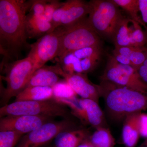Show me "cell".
I'll list each match as a JSON object with an SVG mask.
<instances>
[{"instance_id": "83f0119b", "label": "cell", "mask_w": 147, "mask_h": 147, "mask_svg": "<svg viewBox=\"0 0 147 147\" xmlns=\"http://www.w3.org/2000/svg\"><path fill=\"white\" fill-rule=\"evenodd\" d=\"M48 1V0H32L29 13L36 16H41L44 13L45 6Z\"/></svg>"}, {"instance_id": "4fadbf2b", "label": "cell", "mask_w": 147, "mask_h": 147, "mask_svg": "<svg viewBox=\"0 0 147 147\" xmlns=\"http://www.w3.org/2000/svg\"><path fill=\"white\" fill-rule=\"evenodd\" d=\"M90 11L89 2L69 0V5L61 18L60 27L71 26L87 18Z\"/></svg>"}, {"instance_id": "cb8c5ba5", "label": "cell", "mask_w": 147, "mask_h": 147, "mask_svg": "<svg viewBox=\"0 0 147 147\" xmlns=\"http://www.w3.org/2000/svg\"><path fill=\"white\" fill-rule=\"evenodd\" d=\"M24 135L16 131H0V147H15Z\"/></svg>"}, {"instance_id": "603a6c76", "label": "cell", "mask_w": 147, "mask_h": 147, "mask_svg": "<svg viewBox=\"0 0 147 147\" xmlns=\"http://www.w3.org/2000/svg\"><path fill=\"white\" fill-rule=\"evenodd\" d=\"M53 88L54 99H71L77 98L76 93L65 80L58 82L53 87Z\"/></svg>"}, {"instance_id": "4316f807", "label": "cell", "mask_w": 147, "mask_h": 147, "mask_svg": "<svg viewBox=\"0 0 147 147\" xmlns=\"http://www.w3.org/2000/svg\"><path fill=\"white\" fill-rule=\"evenodd\" d=\"M100 57V56H98L80 60L83 74H86L87 73L93 71L97 66Z\"/></svg>"}, {"instance_id": "9a60e30c", "label": "cell", "mask_w": 147, "mask_h": 147, "mask_svg": "<svg viewBox=\"0 0 147 147\" xmlns=\"http://www.w3.org/2000/svg\"><path fill=\"white\" fill-rule=\"evenodd\" d=\"M60 79L59 75L55 70V65L44 66L35 71L25 88L33 86L53 87L60 82Z\"/></svg>"}, {"instance_id": "484cf974", "label": "cell", "mask_w": 147, "mask_h": 147, "mask_svg": "<svg viewBox=\"0 0 147 147\" xmlns=\"http://www.w3.org/2000/svg\"><path fill=\"white\" fill-rule=\"evenodd\" d=\"M63 2H61L57 0L48 1L45 6V11L42 15L40 16V18L43 21L51 22L53 14L55 10L59 7L62 5Z\"/></svg>"}, {"instance_id": "5b68a950", "label": "cell", "mask_w": 147, "mask_h": 147, "mask_svg": "<svg viewBox=\"0 0 147 147\" xmlns=\"http://www.w3.org/2000/svg\"><path fill=\"white\" fill-rule=\"evenodd\" d=\"M4 68L5 76H1L6 82L5 88L1 90V103L2 107L7 105L12 97H16L26 88L27 83L33 74V64L29 57L5 64Z\"/></svg>"}, {"instance_id": "2e32d148", "label": "cell", "mask_w": 147, "mask_h": 147, "mask_svg": "<svg viewBox=\"0 0 147 147\" xmlns=\"http://www.w3.org/2000/svg\"><path fill=\"white\" fill-rule=\"evenodd\" d=\"M90 132L86 129L80 128L62 131L55 137L53 147H77L84 140L89 138Z\"/></svg>"}, {"instance_id": "8fae6325", "label": "cell", "mask_w": 147, "mask_h": 147, "mask_svg": "<svg viewBox=\"0 0 147 147\" xmlns=\"http://www.w3.org/2000/svg\"><path fill=\"white\" fill-rule=\"evenodd\" d=\"M55 66L57 73L63 77L76 94L82 98L91 99L98 103L99 98L101 97L99 85L92 83L88 79L86 74L67 73L63 70L59 63Z\"/></svg>"}, {"instance_id": "e575fe53", "label": "cell", "mask_w": 147, "mask_h": 147, "mask_svg": "<svg viewBox=\"0 0 147 147\" xmlns=\"http://www.w3.org/2000/svg\"><path fill=\"white\" fill-rule=\"evenodd\" d=\"M138 147H147V138Z\"/></svg>"}, {"instance_id": "d6986e66", "label": "cell", "mask_w": 147, "mask_h": 147, "mask_svg": "<svg viewBox=\"0 0 147 147\" xmlns=\"http://www.w3.org/2000/svg\"><path fill=\"white\" fill-rule=\"evenodd\" d=\"M134 21L126 17L122 20L113 37L115 47H131V33Z\"/></svg>"}, {"instance_id": "44dd1931", "label": "cell", "mask_w": 147, "mask_h": 147, "mask_svg": "<svg viewBox=\"0 0 147 147\" xmlns=\"http://www.w3.org/2000/svg\"><path fill=\"white\" fill-rule=\"evenodd\" d=\"M118 6L129 16V18L136 21L142 27L143 24L139 14V0H113Z\"/></svg>"}, {"instance_id": "ac0fdd59", "label": "cell", "mask_w": 147, "mask_h": 147, "mask_svg": "<svg viewBox=\"0 0 147 147\" xmlns=\"http://www.w3.org/2000/svg\"><path fill=\"white\" fill-rule=\"evenodd\" d=\"M53 98V87L33 86L25 88L16 96L15 101H41Z\"/></svg>"}, {"instance_id": "277c9868", "label": "cell", "mask_w": 147, "mask_h": 147, "mask_svg": "<svg viewBox=\"0 0 147 147\" xmlns=\"http://www.w3.org/2000/svg\"><path fill=\"white\" fill-rule=\"evenodd\" d=\"M66 105L54 98L41 101H14L0 108L1 118L7 116H43L71 119Z\"/></svg>"}, {"instance_id": "3957f363", "label": "cell", "mask_w": 147, "mask_h": 147, "mask_svg": "<svg viewBox=\"0 0 147 147\" xmlns=\"http://www.w3.org/2000/svg\"><path fill=\"white\" fill-rule=\"evenodd\" d=\"M87 20L100 38L113 41L119 24L125 18L113 0H91Z\"/></svg>"}, {"instance_id": "d590c367", "label": "cell", "mask_w": 147, "mask_h": 147, "mask_svg": "<svg viewBox=\"0 0 147 147\" xmlns=\"http://www.w3.org/2000/svg\"><path fill=\"white\" fill-rule=\"evenodd\" d=\"M43 147H53V146H45Z\"/></svg>"}, {"instance_id": "f1b7e54d", "label": "cell", "mask_w": 147, "mask_h": 147, "mask_svg": "<svg viewBox=\"0 0 147 147\" xmlns=\"http://www.w3.org/2000/svg\"><path fill=\"white\" fill-rule=\"evenodd\" d=\"M68 5L69 0L63 2L62 5L57 9L54 12L51 23L55 30L60 27L61 18L65 11L67 8Z\"/></svg>"}, {"instance_id": "d4e9b609", "label": "cell", "mask_w": 147, "mask_h": 147, "mask_svg": "<svg viewBox=\"0 0 147 147\" xmlns=\"http://www.w3.org/2000/svg\"><path fill=\"white\" fill-rule=\"evenodd\" d=\"M72 53L79 60L98 56L101 57L102 53V45L85 47Z\"/></svg>"}, {"instance_id": "ffe728a7", "label": "cell", "mask_w": 147, "mask_h": 147, "mask_svg": "<svg viewBox=\"0 0 147 147\" xmlns=\"http://www.w3.org/2000/svg\"><path fill=\"white\" fill-rule=\"evenodd\" d=\"M89 140L94 147H114L116 144L115 139L108 127L96 129Z\"/></svg>"}, {"instance_id": "d6a6232c", "label": "cell", "mask_w": 147, "mask_h": 147, "mask_svg": "<svg viewBox=\"0 0 147 147\" xmlns=\"http://www.w3.org/2000/svg\"><path fill=\"white\" fill-rule=\"evenodd\" d=\"M142 77L147 84V58L141 66Z\"/></svg>"}, {"instance_id": "e0dca14e", "label": "cell", "mask_w": 147, "mask_h": 147, "mask_svg": "<svg viewBox=\"0 0 147 147\" xmlns=\"http://www.w3.org/2000/svg\"><path fill=\"white\" fill-rule=\"evenodd\" d=\"M26 25L27 35L30 38H39L55 30L51 22L43 21L40 16L30 13L27 15Z\"/></svg>"}, {"instance_id": "f546056e", "label": "cell", "mask_w": 147, "mask_h": 147, "mask_svg": "<svg viewBox=\"0 0 147 147\" xmlns=\"http://www.w3.org/2000/svg\"><path fill=\"white\" fill-rule=\"evenodd\" d=\"M139 6L142 28L147 32V0H139Z\"/></svg>"}, {"instance_id": "1f68e13d", "label": "cell", "mask_w": 147, "mask_h": 147, "mask_svg": "<svg viewBox=\"0 0 147 147\" xmlns=\"http://www.w3.org/2000/svg\"><path fill=\"white\" fill-rule=\"evenodd\" d=\"M112 55L115 58V59L119 63L123 65H130L133 67V65L131 63V61H130L129 58L127 57L120 55V54H119L118 53H115V52H113V54Z\"/></svg>"}, {"instance_id": "52a82bcc", "label": "cell", "mask_w": 147, "mask_h": 147, "mask_svg": "<svg viewBox=\"0 0 147 147\" xmlns=\"http://www.w3.org/2000/svg\"><path fill=\"white\" fill-rule=\"evenodd\" d=\"M101 81H106L147 94V86L140 79L136 69L119 63L113 55L108 60Z\"/></svg>"}, {"instance_id": "6da1fadb", "label": "cell", "mask_w": 147, "mask_h": 147, "mask_svg": "<svg viewBox=\"0 0 147 147\" xmlns=\"http://www.w3.org/2000/svg\"><path fill=\"white\" fill-rule=\"evenodd\" d=\"M32 0H0L1 65L18 60L24 50L30 49L26 21Z\"/></svg>"}, {"instance_id": "8992f818", "label": "cell", "mask_w": 147, "mask_h": 147, "mask_svg": "<svg viewBox=\"0 0 147 147\" xmlns=\"http://www.w3.org/2000/svg\"><path fill=\"white\" fill-rule=\"evenodd\" d=\"M65 28L61 38L59 58L85 47L102 45L100 36L89 24L87 18Z\"/></svg>"}, {"instance_id": "ba28073f", "label": "cell", "mask_w": 147, "mask_h": 147, "mask_svg": "<svg viewBox=\"0 0 147 147\" xmlns=\"http://www.w3.org/2000/svg\"><path fill=\"white\" fill-rule=\"evenodd\" d=\"M65 29V27H58L31 44L28 57L33 64V74L37 69L44 66L47 61L58 57L61 38Z\"/></svg>"}, {"instance_id": "9c48e42d", "label": "cell", "mask_w": 147, "mask_h": 147, "mask_svg": "<svg viewBox=\"0 0 147 147\" xmlns=\"http://www.w3.org/2000/svg\"><path fill=\"white\" fill-rule=\"evenodd\" d=\"M71 119L49 122L25 134L15 147H43L54 140L62 131L80 128Z\"/></svg>"}, {"instance_id": "4dcf8cb0", "label": "cell", "mask_w": 147, "mask_h": 147, "mask_svg": "<svg viewBox=\"0 0 147 147\" xmlns=\"http://www.w3.org/2000/svg\"><path fill=\"white\" fill-rule=\"evenodd\" d=\"M139 131L140 136L147 138V114L141 113L139 117Z\"/></svg>"}, {"instance_id": "7a4b0ae2", "label": "cell", "mask_w": 147, "mask_h": 147, "mask_svg": "<svg viewBox=\"0 0 147 147\" xmlns=\"http://www.w3.org/2000/svg\"><path fill=\"white\" fill-rule=\"evenodd\" d=\"M110 120L120 122L129 115L147 110V94L106 81L100 85Z\"/></svg>"}, {"instance_id": "7402d4cb", "label": "cell", "mask_w": 147, "mask_h": 147, "mask_svg": "<svg viewBox=\"0 0 147 147\" xmlns=\"http://www.w3.org/2000/svg\"><path fill=\"white\" fill-rule=\"evenodd\" d=\"M59 60L61 67L67 73L83 74L80 60L75 57L73 53H67L59 58Z\"/></svg>"}, {"instance_id": "836d02e7", "label": "cell", "mask_w": 147, "mask_h": 147, "mask_svg": "<svg viewBox=\"0 0 147 147\" xmlns=\"http://www.w3.org/2000/svg\"><path fill=\"white\" fill-rule=\"evenodd\" d=\"M77 147H94V146L90 142L89 138H88V139H86V140L82 142Z\"/></svg>"}, {"instance_id": "30bf717a", "label": "cell", "mask_w": 147, "mask_h": 147, "mask_svg": "<svg viewBox=\"0 0 147 147\" xmlns=\"http://www.w3.org/2000/svg\"><path fill=\"white\" fill-rule=\"evenodd\" d=\"M55 100L69 107L71 114L79 119L84 124L90 125L95 129L108 127L104 113L96 101L77 98Z\"/></svg>"}, {"instance_id": "7c38bea8", "label": "cell", "mask_w": 147, "mask_h": 147, "mask_svg": "<svg viewBox=\"0 0 147 147\" xmlns=\"http://www.w3.org/2000/svg\"><path fill=\"white\" fill-rule=\"evenodd\" d=\"M54 118L43 116H7L1 118L0 131H13L24 134L35 130Z\"/></svg>"}, {"instance_id": "5bb4252c", "label": "cell", "mask_w": 147, "mask_h": 147, "mask_svg": "<svg viewBox=\"0 0 147 147\" xmlns=\"http://www.w3.org/2000/svg\"><path fill=\"white\" fill-rule=\"evenodd\" d=\"M142 112L127 116L123 121V142L125 147H136L140 136L139 117Z\"/></svg>"}]
</instances>
